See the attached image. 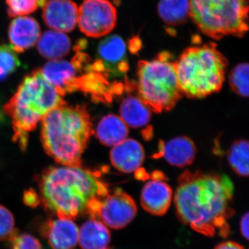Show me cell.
Listing matches in <instances>:
<instances>
[{"mask_svg":"<svg viewBox=\"0 0 249 249\" xmlns=\"http://www.w3.org/2000/svg\"><path fill=\"white\" fill-rule=\"evenodd\" d=\"M233 184L224 175L185 171L178 178L175 201L180 220L193 230L213 237L230 234Z\"/></svg>","mask_w":249,"mask_h":249,"instance_id":"obj_1","label":"cell"},{"mask_svg":"<svg viewBox=\"0 0 249 249\" xmlns=\"http://www.w3.org/2000/svg\"><path fill=\"white\" fill-rule=\"evenodd\" d=\"M37 182L44 209L72 220L87 215L90 205L109 193L108 185L97 172L81 166L49 167Z\"/></svg>","mask_w":249,"mask_h":249,"instance_id":"obj_2","label":"cell"},{"mask_svg":"<svg viewBox=\"0 0 249 249\" xmlns=\"http://www.w3.org/2000/svg\"><path fill=\"white\" fill-rule=\"evenodd\" d=\"M92 133V124L85 106L66 103L42 120L41 141L45 151L62 165L81 166L82 155Z\"/></svg>","mask_w":249,"mask_h":249,"instance_id":"obj_3","label":"cell"},{"mask_svg":"<svg viewBox=\"0 0 249 249\" xmlns=\"http://www.w3.org/2000/svg\"><path fill=\"white\" fill-rule=\"evenodd\" d=\"M66 104L62 96L48 83L41 69L24 77L17 91L4 106L12 121L13 140L24 151L29 134L49 112Z\"/></svg>","mask_w":249,"mask_h":249,"instance_id":"obj_4","label":"cell"},{"mask_svg":"<svg viewBox=\"0 0 249 249\" xmlns=\"http://www.w3.org/2000/svg\"><path fill=\"white\" fill-rule=\"evenodd\" d=\"M183 96L203 98L222 89L228 60L213 42L188 47L175 62Z\"/></svg>","mask_w":249,"mask_h":249,"instance_id":"obj_5","label":"cell"},{"mask_svg":"<svg viewBox=\"0 0 249 249\" xmlns=\"http://www.w3.org/2000/svg\"><path fill=\"white\" fill-rule=\"evenodd\" d=\"M190 17L201 33L219 40L248 31L249 0H189Z\"/></svg>","mask_w":249,"mask_h":249,"instance_id":"obj_6","label":"cell"},{"mask_svg":"<svg viewBox=\"0 0 249 249\" xmlns=\"http://www.w3.org/2000/svg\"><path fill=\"white\" fill-rule=\"evenodd\" d=\"M164 52L151 60H140L137 67L139 96L152 111L171 110L183 95L175 62Z\"/></svg>","mask_w":249,"mask_h":249,"instance_id":"obj_7","label":"cell"},{"mask_svg":"<svg viewBox=\"0 0 249 249\" xmlns=\"http://www.w3.org/2000/svg\"><path fill=\"white\" fill-rule=\"evenodd\" d=\"M137 213V204L133 198L121 189L109 192L101 200L90 205L88 211L90 218L98 219L106 227L116 230L127 227Z\"/></svg>","mask_w":249,"mask_h":249,"instance_id":"obj_8","label":"cell"},{"mask_svg":"<svg viewBox=\"0 0 249 249\" xmlns=\"http://www.w3.org/2000/svg\"><path fill=\"white\" fill-rule=\"evenodd\" d=\"M80 30L90 37H101L114 30L117 11L109 0H84L78 10Z\"/></svg>","mask_w":249,"mask_h":249,"instance_id":"obj_9","label":"cell"},{"mask_svg":"<svg viewBox=\"0 0 249 249\" xmlns=\"http://www.w3.org/2000/svg\"><path fill=\"white\" fill-rule=\"evenodd\" d=\"M39 231L52 249H75L78 244L79 229L72 219L48 218L40 224Z\"/></svg>","mask_w":249,"mask_h":249,"instance_id":"obj_10","label":"cell"},{"mask_svg":"<svg viewBox=\"0 0 249 249\" xmlns=\"http://www.w3.org/2000/svg\"><path fill=\"white\" fill-rule=\"evenodd\" d=\"M44 78L63 97L76 91V82L83 70L71 61L51 60L41 69Z\"/></svg>","mask_w":249,"mask_h":249,"instance_id":"obj_11","label":"cell"},{"mask_svg":"<svg viewBox=\"0 0 249 249\" xmlns=\"http://www.w3.org/2000/svg\"><path fill=\"white\" fill-rule=\"evenodd\" d=\"M78 10L71 0H47L42 6V19L54 31L71 32L76 27Z\"/></svg>","mask_w":249,"mask_h":249,"instance_id":"obj_12","label":"cell"},{"mask_svg":"<svg viewBox=\"0 0 249 249\" xmlns=\"http://www.w3.org/2000/svg\"><path fill=\"white\" fill-rule=\"evenodd\" d=\"M127 47L122 37L113 35L106 37L101 41L98 47L97 60L92 65L93 71L106 75L107 71H114L117 67L120 71H123V65L124 62Z\"/></svg>","mask_w":249,"mask_h":249,"instance_id":"obj_13","label":"cell"},{"mask_svg":"<svg viewBox=\"0 0 249 249\" xmlns=\"http://www.w3.org/2000/svg\"><path fill=\"white\" fill-rule=\"evenodd\" d=\"M173 190L162 178H155L147 181L142 191V209L153 215L166 213L173 200Z\"/></svg>","mask_w":249,"mask_h":249,"instance_id":"obj_14","label":"cell"},{"mask_svg":"<svg viewBox=\"0 0 249 249\" xmlns=\"http://www.w3.org/2000/svg\"><path fill=\"white\" fill-rule=\"evenodd\" d=\"M111 164L124 173H132L141 168L145 160V151L142 144L133 139H126L110 152Z\"/></svg>","mask_w":249,"mask_h":249,"instance_id":"obj_15","label":"cell"},{"mask_svg":"<svg viewBox=\"0 0 249 249\" xmlns=\"http://www.w3.org/2000/svg\"><path fill=\"white\" fill-rule=\"evenodd\" d=\"M11 47L16 53H22L34 47L40 37V26L34 18H15L9 27Z\"/></svg>","mask_w":249,"mask_h":249,"instance_id":"obj_16","label":"cell"},{"mask_svg":"<svg viewBox=\"0 0 249 249\" xmlns=\"http://www.w3.org/2000/svg\"><path fill=\"white\" fill-rule=\"evenodd\" d=\"M160 156L173 166L183 168L192 164L196 159V144L187 137H178L163 142L160 148Z\"/></svg>","mask_w":249,"mask_h":249,"instance_id":"obj_17","label":"cell"},{"mask_svg":"<svg viewBox=\"0 0 249 249\" xmlns=\"http://www.w3.org/2000/svg\"><path fill=\"white\" fill-rule=\"evenodd\" d=\"M110 241L109 229L98 219L90 218L79 229L78 244L82 249H107Z\"/></svg>","mask_w":249,"mask_h":249,"instance_id":"obj_18","label":"cell"},{"mask_svg":"<svg viewBox=\"0 0 249 249\" xmlns=\"http://www.w3.org/2000/svg\"><path fill=\"white\" fill-rule=\"evenodd\" d=\"M152 110L138 96H128L123 100L120 117L127 127L140 128L151 120Z\"/></svg>","mask_w":249,"mask_h":249,"instance_id":"obj_19","label":"cell"},{"mask_svg":"<svg viewBox=\"0 0 249 249\" xmlns=\"http://www.w3.org/2000/svg\"><path fill=\"white\" fill-rule=\"evenodd\" d=\"M71 48L70 37L60 31H46L37 41L39 53L49 60H60L70 53Z\"/></svg>","mask_w":249,"mask_h":249,"instance_id":"obj_20","label":"cell"},{"mask_svg":"<svg viewBox=\"0 0 249 249\" xmlns=\"http://www.w3.org/2000/svg\"><path fill=\"white\" fill-rule=\"evenodd\" d=\"M129 129L120 116L114 114L105 116L98 123L96 135L100 142L114 147L127 139Z\"/></svg>","mask_w":249,"mask_h":249,"instance_id":"obj_21","label":"cell"},{"mask_svg":"<svg viewBox=\"0 0 249 249\" xmlns=\"http://www.w3.org/2000/svg\"><path fill=\"white\" fill-rule=\"evenodd\" d=\"M157 11L165 24L178 25L190 16L189 0H160Z\"/></svg>","mask_w":249,"mask_h":249,"instance_id":"obj_22","label":"cell"},{"mask_svg":"<svg viewBox=\"0 0 249 249\" xmlns=\"http://www.w3.org/2000/svg\"><path fill=\"white\" fill-rule=\"evenodd\" d=\"M249 142L241 139L232 144L227 153L229 165L241 177L249 175Z\"/></svg>","mask_w":249,"mask_h":249,"instance_id":"obj_23","label":"cell"},{"mask_svg":"<svg viewBox=\"0 0 249 249\" xmlns=\"http://www.w3.org/2000/svg\"><path fill=\"white\" fill-rule=\"evenodd\" d=\"M249 68L247 62H242L236 65L229 74L231 88L242 98L249 96Z\"/></svg>","mask_w":249,"mask_h":249,"instance_id":"obj_24","label":"cell"},{"mask_svg":"<svg viewBox=\"0 0 249 249\" xmlns=\"http://www.w3.org/2000/svg\"><path fill=\"white\" fill-rule=\"evenodd\" d=\"M20 65L17 53L11 46L0 45V81L6 80Z\"/></svg>","mask_w":249,"mask_h":249,"instance_id":"obj_25","label":"cell"},{"mask_svg":"<svg viewBox=\"0 0 249 249\" xmlns=\"http://www.w3.org/2000/svg\"><path fill=\"white\" fill-rule=\"evenodd\" d=\"M46 0H6L7 14L10 18L27 16L42 7Z\"/></svg>","mask_w":249,"mask_h":249,"instance_id":"obj_26","label":"cell"},{"mask_svg":"<svg viewBox=\"0 0 249 249\" xmlns=\"http://www.w3.org/2000/svg\"><path fill=\"white\" fill-rule=\"evenodd\" d=\"M11 249H43L40 241L31 234L19 233L18 229L9 239Z\"/></svg>","mask_w":249,"mask_h":249,"instance_id":"obj_27","label":"cell"},{"mask_svg":"<svg viewBox=\"0 0 249 249\" xmlns=\"http://www.w3.org/2000/svg\"><path fill=\"white\" fill-rule=\"evenodd\" d=\"M14 214L2 205H0V241L9 240L16 231Z\"/></svg>","mask_w":249,"mask_h":249,"instance_id":"obj_28","label":"cell"},{"mask_svg":"<svg viewBox=\"0 0 249 249\" xmlns=\"http://www.w3.org/2000/svg\"><path fill=\"white\" fill-rule=\"evenodd\" d=\"M23 201L24 204L29 207L36 208L40 204V196L36 193L35 190L30 188L24 191Z\"/></svg>","mask_w":249,"mask_h":249,"instance_id":"obj_29","label":"cell"},{"mask_svg":"<svg viewBox=\"0 0 249 249\" xmlns=\"http://www.w3.org/2000/svg\"><path fill=\"white\" fill-rule=\"evenodd\" d=\"M249 216L248 213L242 216L240 221V231L245 239H249Z\"/></svg>","mask_w":249,"mask_h":249,"instance_id":"obj_30","label":"cell"},{"mask_svg":"<svg viewBox=\"0 0 249 249\" xmlns=\"http://www.w3.org/2000/svg\"><path fill=\"white\" fill-rule=\"evenodd\" d=\"M214 249H245L242 245L232 241H227L222 242L216 247Z\"/></svg>","mask_w":249,"mask_h":249,"instance_id":"obj_31","label":"cell"},{"mask_svg":"<svg viewBox=\"0 0 249 249\" xmlns=\"http://www.w3.org/2000/svg\"><path fill=\"white\" fill-rule=\"evenodd\" d=\"M2 119H3V115H2V114H1V111H0V121L2 120Z\"/></svg>","mask_w":249,"mask_h":249,"instance_id":"obj_32","label":"cell"},{"mask_svg":"<svg viewBox=\"0 0 249 249\" xmlns=\"http://www.w3.org/2000/svg\"><path fill=\"white\" fill-rule=\"evenodd\" d=\"M108 249V248H107V249Z\"/></svg>","mask_w":249,"mask_h":249,"instance_id":"obj_33","label":"cell"}]
</instances>
